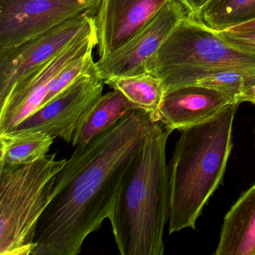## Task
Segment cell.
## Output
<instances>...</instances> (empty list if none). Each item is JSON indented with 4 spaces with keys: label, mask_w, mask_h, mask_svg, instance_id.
I'll return each mask as SVG.
<instances>
[{
    "label": "cell",
    "mask_w": 255,
    "mask_h": 255,
    "mask_svg": "<svg viewBox=\"0 0 255 255\" xmlns=\"http://www.w3.org/2000/svg\"><path fill=\"white\" fill-rule=\"evenodd\" d=\"M154 113L132 110L88 144L77 146L56 175L37 226L32 255H77L110 219L121 186L150 130Z\"/></svg>",
    "instance_id": "obj_1"
},
{
    "label": "cell",
    "mask_w": 255,
    "mask_h": 255,
    "mask_svg": "<svg viewBox=\"0 0 255 255\" xmlns=\"http://www.w3.org/2000/svg\"><path fill=\"white\" fill-rule=\"evenodd\" d=\"M173 129L156 118L122 182L110 217L122 255H162L169 219L165 147Z\"/></svg>",
    "instance_id": "obj_2"
},
{
    "label": "cell",
    "mask_w": 255,
    "mask_h": 255,
    "mask_svg": "<svg viewBox=\"0 0 255 255\" xmlns=\"http://www.w3.org/2000/svg\"><path fill=\"white\" fill-rule=\"evenodd\" d=\"M240 103L227 105L211 119L179 129L170 163L169 234L195 223L223 180L233 147L232 128Z\"/></svg>",
    "instance_id": "obj_3"
},
{
    "label": "cell",
    "mask_w": 255,
    "mask_h": 255,
    "mask_svg": "<svg viewBox=\"0 0 255 255\" xmlns=\"http://www.w3.org/2000/svg\"><path fill=\"white\" fill-rule=\"evenodd\" d=\"M165 91L194 84L207 74L236 71L255 78V53L240 50L188 14L146 62Z\"/></svg>",
    "instance_id": "obj_4"
},
{
    "label": "cell",
    "mask_w": 255,
    "mask_h": 255,
    "mask_svg": "<svg viewBox=\"0 0 255 255\" xmlns=\"http://www.w3.org/2000/svg\"><path fill=\"white\" fill-rule=\"evenodd\" d=\"M66 162L53 153L17 168L0 169V255H32L37 226Z\"/></svg>",
    "instance_id": "obj_5"
},
{
    "label": "cell",
    "mask_w": 255,
    "mask_h": 255,
    "mask_svg": "<svg viewBox=\"0 0 255 255\" xmlns=\"http://www.w3.org/2000/svg\"><path fill=\"white\" fill-rule=\"evenodd\" d=\"M101 0H0V50L39 36L71 19L95 17Z\"/></svg>",
    "instance_id": "obj_6"
},
{
    "label": "cell",
    "mask_w": 255,
    "mask_h": 255,
    "mask_svg": "<svg viewBox=\"0 0 255 255\" xmlns=\"http://www.w3.org/2000/svg\"><path fill=\"white\" fill-rule=\"evenodd\" d=\"M96 26L77 37L62 53L25 76L0 107V135L6 133L37 111L55 77L67 65L93 51L98 45Z\"/></svg>",
    "instance_id": "obj_7"
},
{
    "label": "cell",
    "mask_w": 255,
    "mask_h": 255,
    "mask_svg": "<svg viewBox=\"0 0 255 255\" xmlns=\"http://www.w3.org/2000/svg\"><path fill=\"white\" fill-rule=\"evenodd\" d=\"M95 26V17L81 16L20 45L0 50V107L25 76L57 56L77 37Z\"/></svg>",
    "instance_id": "obj_8"
},
{
    "label": "cell",
    "mask_w": 255,
    "mask_h": 255,
    "mask_svg": "<svg viewBox=\"0 0 255 255\" xmlns=\"http://www.w3.org/2000/svg\"><path fill=\"white\" fill-rule=\"evenodd\" d=\"M104 84V80L97 74L95 64L89 73L79 77L9 132L41 131L71 142L77 125L102 96Z\"/></svg>",
    "instance_id": "obj_9"
},
{
    "label": "cell",
    "mask_w": 255,
    "mask_h": 255,
    "mask_svg": "<svg viewBox=\"0 0 255 255\" xmlns=\"http://www.w3.org/2000/svg\"><path fill=\"white\" fill-rule=\"evenodd\" d=\"M188 14L180 0H169L128 44L95 62L97 74L106 80L147 73L146 62Z\"/></svg>",
    "instance_id": "obj_10"
},
{
    "label": "cell",
    "mask_w": 255,
    "mask_h": 255,
    "mask_svg": "<svg viewBox=\"0 0 255 255\" xmlns=\"http://www.w3.org/2000/svg\"><path fill=\"white\" fill-rule=\"evenodd\" d=\"M168 1L101 0L95 17L100 59L128 44Z\"/></svg>",
    "instance_id": "obj_11"
},
{
    "label": "cell",
    "mask_w": 255,
    "mask_h": 255,
    "mask_svg": "<svg viewBox=\"0 0 255 255\" xmlns=\"http://www.w3.org/2000/svg\"><path fill=\"white\" fill-rule=\"evenodd\" d=\"M235 101L216 89L199 85H185L165 91L156 114L159 120L173 130H179L211 119Z\"/></svg>",
    "instance_id": "obj_12"
},
{
    "label": "cell",
    "mask_w": 255,
    "mask_h": 255,
    "mask_svg": "<svg viewBox=\"0 0 255 255\" xmlns=\"http://www.w3.org/2000/svg\"><path fill=\"white\" fill-rule=\"evenodd\" d=\"M216 255H255V183L224 219Z\"/></svg>",
    "instance_id": "obj_13"
},
{
    "label": "cell",
    "mask_w": 255,
    "mask_h": 255,
    "mask_svg": "<svg viewBox=\"0 0 255 255\" xmlns=\"http://www.w3.org/2000/svg\"><path fill=\"white\" fill-rule=\"evenodd\" d=\"M138 109L120 91L102 95L77 125L73 135V146L84 145L117 123L125 115Z\"/></svg>",
    "instance_id": "obj_14"
},
{
    "label": "cell",
    "mask_w": 255,
    "mask_h": 255,
    "mask_svg": "<svg viewBox=\"0 0 255 255\" xmlns=\"http://www.w3.org/2000/svg\"><path fill=\"white\" fill-rule=\"evenodd\" d=\"M54 138L41 131L8 132L0 135V169L17 168L47 154Z\"/></svg>",
    "instance_id": "obj_15"
},
{
    "label": "cell",
    "mask_w": 255,
    "mask_h": 255,
    "mask_svg": "<svg viewBox=\"0 0 255 255\" xmlns=\"http://www.w3.org/2000/svg\"><path fill=\"white\" fill-rule=\"evenodd\" d=\"M104 83L120 91L138 109L152 113H157L165 92L162 82L148 73L112 77L104 80Z\"/></svg>",
    "instance_id": "obj_16"
},
{
    "label": "cell",
    "mask_w": 255,
    "mask_h": 255,
    "mask_svg": "<svg viewBox=\"0 0 255 255\" xmlns=\"http://www.w3.org/2000/svg\"><path fill=\"white\" fill-rule=\"evenodd\" d=\"M215 32L255 20V0H212L195 17Z\"/></svg>",
    "instance_id": "obj_17"
},
{
    "label": "cell",
    "mask_w": 255,
    "mask_h": 255,
    "mask_svg": "<svg viewBox=\"0 0 255 255\" xmlns=\"http://www.w3.org/2000/svg\"><path fill=\"white\" fill-rule=\"evenodd\" d=\"M255 81V78H249L238 71H222L207 74L194 84L216 89L237 101L245 87Z\"/></svg>",
    "instance_id": "obj_18"
},
{
    "label": "cell",
    "mask_w": 255,
    "mask_h": 255,
    "mask_svg": "<svg viewBox=\"0 0 255 255\" xmlns=\"http://www.w3.org/2000/svg\"><path fill=\"white\" fill-rule=\"evenodd\" d=\"M95 62H94L93 56H92V51H90L80 59L67 65L55 77L53 86L47 94L44 102L41 104V107L56 98L61 92L65 90L68 86H71L79 77L89 73L95 67Z\"/></svg>",
    "instance_id": "obj_19"
},
{
    "label": "cell",
    "mask_w": 255,
    "mask_h": 255,
    "mask_svg": "<svg viewBox=\"0 0 255 255\" xmlns=\"http://www.w3.org/2000/svg\"><path fill=\"white\" fill-rule=\"evenodd\" d=\"M216 33L231 45L249 53H255V31L235 32L225 30L216 32Z\"/></svg>",
    "instance_id": "obj_20"
},
{
    "label": "cell",
    "mask_w": 255,
    "mask_h": 255,
    "mask_svg": "<svg viewBox=\"0 0 255 255\" xmlns=\"http://www.w3.org/2000/svg\"><path fill=\"white\" fill-rule=\"evenodd\" d=\"M187 10L189 15L195 17L197 14L212 0H180Z\"/></svg>",
    "instance_id": "obj_21"
},
{
    "label": "cell",
    "mask_w": 255,
    "mask_h": 255,
    "mask_svg": "<svg viewBox=\"0 0 255 255\" xmlns=\"http://www.w3.org/2000/svg\"><path fill=\"white\" fill-rule=\"evenodd\" d=\"M227 31L235 32H253V31H255V20L234 26Z\"/></svg>",
    "instance_id": "obj_22"
},
{
    "label": "cell",
    "mask_w": 255,
    "mask_h": 255,
    "mask_svg": "<svg viewBox=\"0 0 255 255\" xmlns=\"http://www.w3.org/2000/svg\"></svg>",
    "instance_id": "obj_23"
},
{
    "label": "cell",
    "mask_w": 255,
    "mask_h": 255,
    "mask_svg": "<svg viewBox=\"0 0 255 255\" xmlns=\"http://www.w3.org/2000/svg\"></svg>",
    "instance_id": "obj_24"
}]
</instances>
